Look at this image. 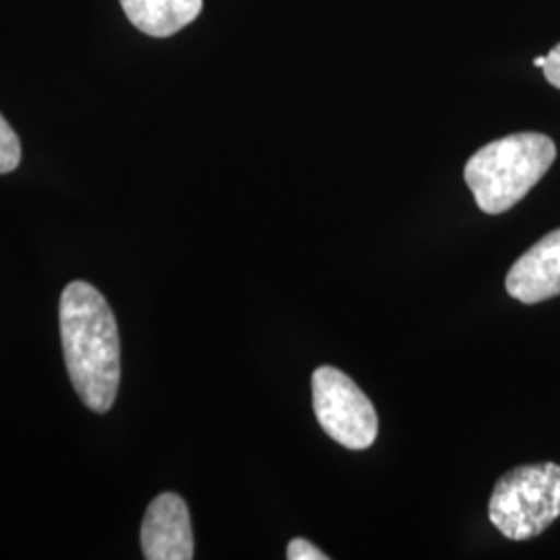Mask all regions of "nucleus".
Masks as SVG:
<instances>
[{
	"label": "nucleus",
	"instance_id": "1",
	"mask_svg": "<svg viewBox=\"0 0 560 560\" xmlns=\"http://www.w3.org/2000/svg\"><path fill=\"white\" fill-rule=\"evenodd\" d=\"M60 340L71 384L81 402L106 413L115 405L120 382L119 328L101 291L73 280L59 307Z\"/></svg>",
	"mask_w": 560,
	"mask_h": 560
},
{
	"label": "nucleus",
	"instance_id": "2",
	"mask_svg": "<svg viewBox=\"0 0 560 560\" xmlns=\"http://www.w3.org/2000/svg\"><path fill=\"white\" fill-rule=\"evenodd\" d=\"M557 159L544 133H513L480 148L465 164V180L486 214H502L520 203Z\"/></svg>",
	"mask_w": 560,
	"mask_h": 560
},
{
	"label": "nucleus",
	"instance_id": "3",
	"mask_svg": "<svg viewBox=\"0 0 560 560\" xmlns=\"http://www.w3.org/2000/svg\"><path fill=\"white\" fill-rule=\"evenodd\" d=\"M488 517L509 540H532L560 517L557 463L521 465L497 481Z\"/></svg>",
	"mask_w": 560,
	"mask_h": 560
},
{
	"label": "nucleus",
	"instance_id": "4",
	"mask_svg": "<svg viewBox=\"0 0 560 560\" xmlns=\"http://www.w3.org/2000/svg\"><path fill=\"white\" fill-rule=\"evenodd\" d=\"M314 413L322 430L349 451H365L378 436V413L355 382L332 365L312 376Z\"/></svg>",
	"mask_w": 560,
	"mask_h": 560
},
{
	"label": "nucleus",
	"instance_id": "5",
	"mask_svg": "<svg viewBox=\"0 0 560 560\" xmlns=\"http://www.w3.org/2000/svg\"><path fill=\"white\" fill-rule=\"evenodd\" d=\"M141 550L148 560L194 559L189 509L179 494L164 492L150 502L141 523Z\"/></svg>",
	"mask_w": 560,
	"mask_h": 560
},
{
	"label": "nucleus",
	"instance_id": "6",
	"mask_svg": "<svg viewBox=\"0 0 560 560\" xmlns=\"http://www.w3.org/2000/svg\"><path fill=\"white\" fill-rule=\"evenodd\" d=\"M506 291L521 303H540L560 295V229L529 247L506 275Z\"/></svg>",
	"mask_w": 560,
	"mask_h": 560
},
{
	"label": "nucleus",
	"instance_id": "7",
	"mask_svg": "<svg viewBox=\"0 0 560 560\" xmlns=\"http://www.w3.org/2000/svg\"><path fill=\"white\" fill-rule=\"evenodd\" d=\"M120 7L143 34L171 38L198 20L203 0H120Z\"/></svg>",
	"mask_w": 560,
	"mask_h": 560
},
{
	"label": "nucleus",
	"instance_id": "8",
	"mask_svg": "<svg viewBox=\"0 0 560 560\" xmlns=\"http://www.w3.org/2000/svg\"><path fill=\"white\" fill-rule=\"evenodd\" d=\"M21 162V141L9 120L0 115V175L13 173Z\"/></svg>",
	"mask_w": 560,
	"mask_h": 560
},
{
	"label": "nucleus",
	"instance_id": "9",
	"mask_svg": "<svg viewBox=\"0 0 560 560\" xmlns=\"http://www.w3.org/2000/svg\"><path fill=\"white\" fill-rule=\"evenodd\" d=\"M287 559L289 560H326L328 557L316 548L312 541L295 538L287 546Z\"/></svg>",
	"mask_w": 560,
	"mask_h": 560
},
{
	"label": "nucleus",
	"instance_id": "10",
	"mask_svg": "<svg viewBox=\"0 0 560 560\" xmlns=\"http://www.w3.org/2000/svg\"><path fill=\"white\" fill-rule=\"evenodd\" d=\"M546 57H548V60L544 65V78L548 80V83H552L555 88L560 90V44L555 46Z\"/></svg>",
	"mask_w": 560,
	"mask_h": 560
},
{
	"label": "nucleus",
	"instance_id": "11",
	"mask_svg": "<svg viewBox=\"0 0 560 560\" xmlns=\"http://www.w3.org/2000/svg\"><path fill=\"white\" fill-rule=\"evenodd\" d=\"M546 60H548V57H536V59H534V65H536V67H540V69H544Z\"/></svg>",
	"mask_w": 560,
	"mask_h": 560
}]
</instances>
